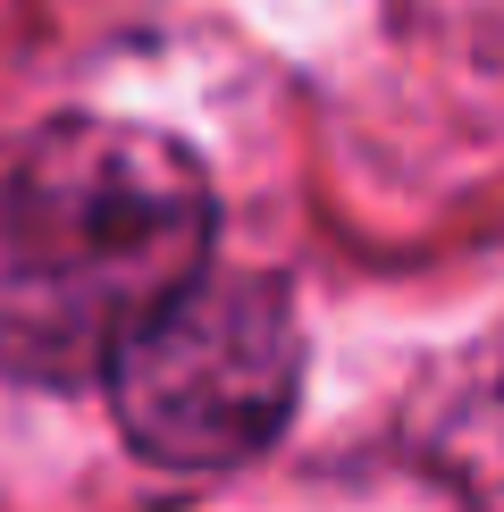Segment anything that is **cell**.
Masks as SVG:
<instances>
[{
    "mask_svg": "<svg viewBox=\"0 0 504 512\" xmlns=\"http://www.w3.org/2000/svg\"><path fill=\"white\" fill-rule=\"evenodd\" d=\"M118 437L160 471H236L303 403V319L269 269H194L110 353Z\"/></svg>",
    "mask_w": 504,
    "mask_h": 512,
    "instance_id": "7a4b0ae2",
    "label": "cell"
},
{
    "mask_svg": "<svg viewBox=\"0 0 504 512\" xmlns=\"http://www.w3.org/2000/svg\"><path fill=\"white\" fill-rule=\"evenodd\" d=\"M219 244V194L168 126L59 110L0 135V378L76 395Z\"/></svg>",
    "mask_w": 504,
    "mask_h": 512,
    "instance_id": "6da1fadb",
    "label": "cell"
}]
</instances>
